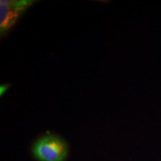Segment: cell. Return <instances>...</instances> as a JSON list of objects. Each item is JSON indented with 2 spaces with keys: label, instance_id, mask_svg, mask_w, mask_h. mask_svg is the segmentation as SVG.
<instances>
[{
  "label": "cell",
  "instance_id": "obj_3",
  "mask_svg": "<svg viewBox=\"0 0 161 161\" xmlns=\"http://www.w3.org/2000/svg\"><path fill=\"white\" fill-rule=\"evenodd\" d=\"M9 87H10L9 84H3V85L0 86V96H3Z\"/></svg>",
  "mask_w": 161,
  "mask_h": 161
},
{
  "label": "cell",
  "instance_id": "obj_2",
  "mask_svg": "<svg viewBox=\"0 0 161 161\" xmlns=\"http://www.w3.org/2000/svg\"><path fill=\"white\" fill-rule=\"evenodd\" d=\"M32 2H5L1 1V32L8 31L15 23L22 11L25 10Z\"/></svg>",
  "mask_w": 161,
  "mask_h": 161
},
{
  "label": "cell",
  "instance_id": "obj_1",
  "mask_svg": "<svg viewBox=\"0 0 161 161\" xmlns=\"http://www.w3.org/2000/svg\"><path fill=\"white\" fill-rule=\"evenodd\" d=\"M32 154L38 161H65L69 146L60 136L47 134L36 140L32 146Z\"/></svg>",
  "mask_w": 161,
  "mask_h": 161
}]
</instances>
